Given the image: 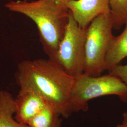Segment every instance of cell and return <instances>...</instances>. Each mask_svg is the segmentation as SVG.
<instances>
[{
    "instance_id": "cell-1",
    "label": "cell",
    "mask_w": 127,
    "mask_h": 127,
    "mask_svg": "<svg viewBox=\"0 0 127 127\" xmlns=\"http://www.w3.org/2000/svg\"><path fill=\"white\" fill-rule=\"evenodd\" d=\"M18 86L35 91L59 115L68 118L73 114L71 93L74 78L50 59L26 60L18 64L15 73Z\"/></svg>"
},
{
    "instance_id": "cell-2",
    "label": "cell",
    "mask_w": 127,
    "mask_h": 127,
    "mask_svg": "<svg viewBox=\"0 0 127 127\" xmlns=\"http://www.w3.org/2000/svg\"><path fill=\"white\" fill-rule=\"evenodd\" d=\"M5 7L27 16L36 24L44 51L52 59L64 36L69 10L54 0H10Z\"/></svg>"
},
{
    "instance_id": "cell-3",
    "label": "cell",
    "mask_w": 127,
    "mask_h": 127,
    "mask_svg": "<svg viewBox=\"0 0 127 127\" xmlns=\"http://www.w3.org/2000/svg\"><path fill=\"white\" fill-rule=\"evenodd\" d=\"M109 95H117L123 103H127V85L119 78L109 73L96 76L83 73L74 78L71 93L73 112H86L91 100Z\"/></svg>"
},
{
    "instance_id": "cell-4",
    "label": "cell",
    "mask_w": 127,
    "mask_h": 127,
    "mask_svg": "<svg viewBox=\"0 0 127 127\" xmlns=\"http://www.w3.org/2000/svg\"><path fill=\"white\" fill-rule=\"evenodd\" d=\"M111 14H102L87 27L84 73L99 76L105 71V59L114 35Z\"/></svg>"
},
{
    "instance_id": "cell-5",
    "label": "cell",
    "mask_w": 127,
    "mask_h": 127,
    "mask_svg": "<svg viewBox=\"0 0 127 127\" xmlns=\"http://www.w3.org/2000/svg\"><path fill=\"white\" fill-rule=\"evenodd\" d=\"M86 29L79 27L69 11L64 36L54 57L50 59L74 78L84 73Z\"/></svg>"
},
{
    "instance_id": "cell-6",
    "label": "cell",
    "mask_w": 127,
    "mask_h": 127,
    "mask_svg": "<svg viewBox=\"0 0 127 127\" xmlns=\"http://www.w3.org/2000/svg\"><path fill=\"white\" fill-rule=\"evenodd\" d=\"M111 0H72L66 8L79 27L87 29L91 22L102 14L111 13Z\"/></svg>"
},
{
    "instance_id": "cell-7",
    "label": "cell",
    "mask_w": 127,
    "mask_h": 127,
    "mask_svg": "<svg viewBox=\"0 0 127 127\" xmlns=\"http://www.w3.org/2000/svg\"><path fill=\"white\" fill-rule=\"evenodd\" d=\"M15 98V118L19 122L27 124L29 121L47 103L35 91L27 87H20Z\"/></svg>"
},
{
    "instance_id": "cell-8",
    "label": "cell",
    "mask_w": 127,
    "mask_h": 127,
    "mask_svg": "<svg viewBox=\"0 0 127 127\" xmlns=\"http://www.w3.org/2000/svg\"><path fill=\"white\" fill-rule=\"evenodd\" d=\"M127 57V24L122 32L114 36L105 59V71L110 73Z\"/></svg>"
},
{
    "instance_id": "cell-9",
    "label": "cell",
    "mask_w": 127,
    "mask_h": 127,
    "mask_svg": "<svg viewBox=\"0 0 127 127\" xmlns=\"http://www.w3.org/2000/svg\"><path fill=\"white\" fill-rule=\"evenodd\" d=\"M15 112V97L7 91H0V127H30L16 120Z\"/></svg>"
},
{
    "instance_id": "cell-10",
    "label": "cell",
    "mask_w": 127,
    "mask_h": 127,
    "mask_svg": "<svg viewBox=\"0 0 127 127\" xmlns=\"http://www.w3.org/2000/svg\"><path fill=\"white\" fill-rule=\"evenodd\" d=\"M60 116L50 104L45 106L29 121L30 127H52L55 121Z\"/></svg>"
},
{
    "instance_id": "cell-11",
    "label": "cell",
    "mask_w": 127,
    "mask_h": 127,
    "mask_svg": "<svg viewBox=\"0 0 127 127\" xmlns=\"http://www.w3.org/2000/svg\"><path fill=\"white\" fill-rule=\"evenodd\" d=\"M113 29L119 30L127 24V0H111Z\"/></svg>"
},
{
    "instance_id": "cell-12",
    "label": "cell",
    "mask_w": 127,
    "mask_h": 127,
    "mask_svg": "<svg viewBox=\"0 0 127 127\" xmlns=\"http://www.w3.org/2000/svg\"><path fill=\"white\" fill-rule=\"evenodd\" d=\"M109 73L119 78L127 86V64H119Z\"/></svg>"
},
{
    "instance_id": "cell-13",
    "label": "cell",
    "mask_w": 127,
    "mask_h": 127,
    "mask_svg": "<svg viewBox=\"0 0 127 127\" xmlns=\"http://www.w3.org/2000/svg\"><path fill=\"white\" fill-rule=\"evenodd\" d=\"M115 127H127V112H124L123 114L122 123L117 124Z\"/></svg>"
},
{
    "instance_id": "cell-14",
    "label": "cell",
    "mask_w": 127,
    "mask_h": 127,
    "mask_svg": "<svg viewBox=\"0 0 127 127\" xmlns=\"http://www.w3.org/2000/svg\"><path fill=\"white\" fill-rule=\"evenodd\" d=\"M54 0L57 3H59V4L61 5V6L66 8V5H67V3L72 0Z\"/></svg>"
},
{
    "instance_id": "cell-15",
    "label": "cell",
    "mask_w": 127,
    "mask_h": 127,
    "mask_svg": "<svg viewBox=\"0 0 127 127\" xmlns=\"http://www.w3.org/2000/svg\"><path fill=\"white\" fill-rule=\"evenodd\" d=\"M62 119L59 117V118H57V119L55 121L52 127H62Z\"/></svg>"
}]
</instances>
